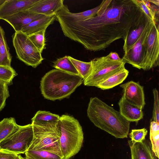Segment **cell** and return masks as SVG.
<instances>
[{
    "label": "cell",
    "mask_w": 159,
    "mask_h": 159,
    "mask_svg": "<svg viewBox=\"0 0 159 159\" xmlns=\"http://www.w3.org/2000/svg\"><path fill=\"white\" fill-rule=\"evenodd\" d=\"M95 16L74 21L56 16L64 35L87 50H103L115 41L126 39L143 11L134 0H103Z\"/></svg>",
    "instance_id": "1"
},
{
    "label": "cell",
    "mask_w": 159,
    "mask_h": 159,
    "mask_svg": "<svg viewBox=\"0 0 159 159\" xmlns=\"http://www.w3.org/2000/svg\"><path fill=\"white\" fill-rule=\"evenodd\" d=\"M87 115L94 125L116 138L127 137L130 122L125 120L119 111L99 98H90Z\"/></svg>",
    "instance_id": "2"
},
{
    "label": "cell",
    "mask_w": 159,
    "mask_h": 159,
    "mask_svg": "<svg viewBox=\"0 0 159 159\" xmlns=\"http://www.w3.org/2000/svg\"><path fill=\"white\" fill-rule=\"evenodd\" d=\"M83 81L79 75L52 69L42 78L41 92L45 99L52 101L61 100L68 98Z\"/></svg>",
    "instance_id": "3"
},
{
    "label": "cell",
    "mask_w": 159,
    "mask_h": 159,
    "mask_svg": "<svg viewBox=\"0 0 159 159\" xmlns=\"http://www.w3.org/2000/svg\"><path fill=\"white\" fill-rule=\"evenodd\" d=\"M59 124L61 154L64 159H69L78 153L81 148L84 140L82 127L78 120L68 115L60 116Z\"/></svg>",
    "instance_id": "4"
},
{
    "label": "cell",
    "mask_w": 159,
    "mask_h": 159,
    "mask_svg": "<svg viewBox=\"0 0 159 159\" xmlns=\"http://www.w3.org/2000/svg\"><path fill=\"white\" fill-rule=\"evenodd\" d=\"M32 125L33 138L28 150H46L63 157L60 144L61 131L59 122L56 124Z\"/></svg>",
    "instance_id": "5"
},
{
    "label": "cell",
    "mask_w": 159,
    "mask_h": 159,
    "mask_svg": "<svg viewBox=\"0 0 159 159\" xmlns=\"http://www.w3.org/2000/svg\"><path fill=\"white\" fill-rule=\"evenodd\" d=\"M92 69L89 76L83 81L84 85L97 87L109 77L125 68L122 60L115 61L108 56L96 57L91 61Z\"/></svg>",
    "instance_id": "6"
},
{
    "label": "cell",
    "mask_w": 159,
    "mask_h": 159,
    "mask_svg": "<svg viewBox=\"0 0 159 159\" xmlns=\"http://www.w3.org/2000/svg\"><path fill=\"white\" fill-rule=\"evenodd\" d=\"M12 43L17 58L28 66L36 68L43 60L41 53L28 36L21 31L15 32L12 35Z\"/></svg>",
    "instance_id": "7"
},
{
    "label": "cell",
    "mask_w": 159,
    "mask_h": 159,
    "mask_svg": "<svg viewBox=\"0 0 159 159\" xmlns=\"http://www.w3.org/2000/svg\"><path fill=\"white\" fill-rule=\"evenodd\" d=\"M33 138L32 124L20 126L17 130L0 143V149L17 155L24 153L30 147Z\"/></svg>",
    "instance_id": "8"
},
{
    "label": "cell",
    "mask_w": 159,
    "mask_h": 159,
    "mask_svg": "<svg viewBox=\"0 0 159 159\" xmlns=\"http://www.w3.org/2000/svg\"><path fill=\"white\" fill-rule=\"evenodd\" d=\"M155 21L149 18L140 35L133 46L124 53L123 61L133 67L144 70L146 41L151 28Z\"/></svg>",
    "instance_id": "9"
},
{
    "label": "cell",
    "mask_w": 159,
    "mask_h": 159,
    "mask_svg": "<svg viewBox=\"0 0 159 159\" xmlns=\"http://www.w3.org/2000/svg\"><path fill=\"white\" fill-rule=\"evenodd\" d=\"M145 54L144 70H149L159 66V23L155 21L151 28L146 41Z\"/></svg>",
    "instance_id": "10"
},
{
    "label": "cell",
    "mask_w": 159,
    "mask_h": 159,
    "mask_svg": "<svg viewBox=\"0 0 159 159\" xmlns=\"http://www.w3.org/2000/svg\"><path fill=\"white\" fill-rule=\"evenodd\" d=\"M123 89L122 96L129 102L141 109L145 104L143 87L139 82L128 81L120 85Z\"/></svg>",
    "instance_id": "11"
},
{
    "label": "cell",
    "mask_w": 159,
    "mask_h": 159,
    "mask_svg": "<svg viewBox=\"0 0 159 159\" xmlns=\"http://www.w3.org/2000/svg\"><path fill=\"white\" fill-rule=\"evenodd\" d=\"M39 0H5L0 5V19L4 20L20 11L25 10Z\"/></svg>",
    "instance_id": "12"
},
{
    "label": "cell",
    "mask_w": 159,
    "mask_h": 159,
    "mask_svg": "<svg viewBox=\"0 0 159 159\" xmlns=\"http://www.w3.org/2000/svg\"><path fill=\"white\" fill-rule=\"evenodd\" d=\"M44 16L43 15L33 13L25 10L11 16L4 20L12 27L15 32H17L21 31L31 23Z\"/></svg>",
    "instance_id": "13"
},
{
    "label": "cell",
    "mask_w": 159,
    "mask_h": 159,
    "mask_svg": "<svg viewBox=\"0 0 159 159\" xmlns=\"http://www.w3.org/2000/svg\"><path fill=\"white\" fill-rule=\"evenodd\" d=\"M63 0H39L26 10L46 16L55 15L64 6Z\"/></svg>",
    "instance_id": "14"
},
{
    "label": "cell",
    "mask_w": 159,
    "mask_h": 159,
    "mask_svg": "<svg viewBox=\"0 0 159 159\" xmlns=\"http://www.w3.org/2000/svg\"><path fill=\"white\" fill-rule=\"evenodd\" d=\"M131 159H157L152 148L150 142L145 139L141 142L128 141Z\"/></svg>",
    "instance_id": "15"
},
{
    "label": "cell",
    "mask_w": 159,
    "mask_h": 159,
    "mask_svg": "<svg viewBox=\"0 0 159 159\" xmlns=\"http://www.w3.org/2000/svg\"><path fill=\"white\" fill-rule=\"evenodd\" d=\"M149 18L143 12L131 27L124 41L123 49L125 53L128 51L135 43L142 32Z\"/></svg>",
    "instance_id": "16"
},
{
    "label": "cell",
    "mask_w": 159,
    "mask_h": 159,
    "mask_svg": "<svg viewBox=\"0 0 159 159\" xmlns=\"http://www.w3.org/2000/svg\"><path fill=\"white\" fill-rule=\"evenodd\" d=\"M120 114L129 122L137 123L143 118L142 109L127 101L122 96L118 103Z\"/></svg>",
    "instance_id": "17"
},
{
    "label": "cell",
    "mask_w": 159,
    "mask_h": 159,
    "mask_svg": "<svg viewBox=\"0 0 159 159\" xmlns=\"http://www.w3.org/2000/svg\"><path fill=\"white\" fill-rule=\"evenodd\" d=\"M101 5V3L97 7L91 9L81 12L74 13L70 12L67 5L64 4L56 15L74 21L84 20L96 16Z\"/></svg>",
    "instance_id": "18"
},
{
    "label": "cell",
    "mask_w": 159,
    "mask_h": 159,
    "mask_svg": "<svg viewBox=\"0 0 159 159\" xmlns=\"http://www.w3.org/2000/svg\"><path fill=\"white\" fill-rule=\"evenodd\" d=\"M56 20V15L45 16L31 23L24 27L21 31L28 36L42 30H46L47 28Z\"/></svg>",
    "instance_id": "19"
},
{
    "label": "cell",
    "mask_w": 159,
    "mask_h": 159,
    "mask_svg": "<svg viewBox=\"0 0 159 159\" xmlns=\"http://www.w3.org/2000/svg\"><path fill=\"white\" fill-rule=\"evenodd\" d=\"M128 70L125 68L111 75L100 83L97 87L102 90L112 88L122 83L127 77Z\"/></svg>",
    "instance_id": "20"
},
{
    "label": "cell",
    "mask_w": 159,
    "mask_h": 159,
    "mask_svg": "<svg viewBox=\"0 0 159 159\" xmlns=\"http://www.w3.org/2000/svg\"><path fill=\"white\" fill-rule=\"evenodd\" d=\"M60 116L49 111H39L32 119V124L35 125L58 124Z\"/></svg>",
    "instance_id": "21"
},
{
    "label": "cell",
    "mask_w": 159,
    "mask_h": 159,
    "mask_svg": "<svg viewBox=\"0 0 159 159\" xmlns=\"http://www.w3.org/2000/svg\"><path fill=\"white\" fill-rule=\"evenodd\" d=\"M12 57L7 42L5 34L0 26V65L11 67Z\"/></svg>",
    "instance_id": "22"
},
{
    "label": "cell",
    "mask_w": 159,
    "mask_h": 159,
    "mask_svg": "<svg viewBox=\"0 0 159 159\" xmlns=\"http://www.w3.org/2000/svg\"><path fill=\"white\" fill-rule=\"evenodd\" d=\"M20 126L13 117L4 118L0 121V143L17 130Z\"/></svg>",
    "instance_id": "23"
},
{
    "label": "cell",
    "mask_w": 159,
    "mask_h": 159,
    "mask_svg": "<svg viewBox=\"0 0 159 159\" xmlns=\"http://www.w3.org/2000/svg\"><path fill=\"white\" fill-rule=\"evenodd\" d=\"M134 1L150 19L159 23V7L151 5L148 0Z\"/></svg>",
    "instance_id": "24"
},
{
    "label": "cell",
    "mask_w": 159,
    "mask_h": 159,
    "mask_svg": "<svg viewBox=\"0 0 159 159\" xmlns=\"http://www.w3.org/2000/svg\"><path fill=\"white\" fill-rule=\"evenodd\" d=\"M53 67L67 73L80 76L78 72L67 56L57 59L53 62Z\"/></svg>",
    "instance_id": "25"
},
{
    "label": "cell",
    "mask_w": 159,
    "mask_h": 159,
    "mask_svg": "<svg viewBox=\"0 0 159 159\" xmlns=\"http://www.w3.org/2000/svg\"><path fill=\"white\" fill-rule=\"evenodd\" d=\"M150 139L152 149L156 157L159 158V123L151 121L150 123Z\"/></svg>",
    "instance_id": "26"
},
{
    "label": "cell",
    "mask_w": 159,
    "mask_h": 159,
    "mask_svg": "<svg viewBox=\"0 0 159 159\" xmlns=\"http://www.w3.org/2000/svg\"><path fill=\"white\" fill-rule=\"evenodd\" d=\"M25 153L30 159H64L59 155L43 150H28Z\"/></svg>",
    "instance_id": "27"
},
{
    "label": "cell",
    "mask_w": 159,
    "mask_h": 159,
    "mask_svg": "<svg viewBox=\"0 0 159 159\" xmlns=\"http://www.w3.org/2000/svg\"><path fill=\"white\" fill-rule=\"evenodd\" d=\"M68 57L78 72L80 76L83 79H86L90 74L92 69L91 61L84 62L75 59L72 57Z\"/></svg>",
    "instance_id": "28"
},
{
    "label": "cell",
    "mask_w": 159,
    "mask_h": 159,
    "mask_svg": "<svg viewBox=\"0 0 159 159\" xmlns=\"http://www.w3.org/2000/svg\"><path fill=\"white\" fill-rule=\"evenodd\" d=\"M45 31L42 30L28 36L30 40L41 53L43 50L46 48L45 38Z\"/></svg>",
    "instance_id": "29"
},
{
    "label": "cell",
    "mask_w": 159,
    "mask_h": 159,
    "mask_svg": "<svg viewBox=\"0 0 159 159\" xmlns=\"http://www.w3.org/2000/svg\"><path fill=\"white\" fill-rule=\"evenodd\" d=\"M17 75L11 66L0 65V80L5 82L8 85L12 84L13 79Z\"/></svg>",
    "instance_id": "30"
},
{
    "label": "cell",
    "mask_w": 159,
    "mask_h": 159,
    "mask_svg": "<svg viewBox=\"0 0 159 159\" xmlns=\"http://www.w3.org/2000/svg\"><path fill=\"white\" fill-rule=\"evenodd\" d=\"M148 130L145 128L140 129H132L129 134L132 141L135 142H141L145 139Z\"/></svg>",
    "instance_id": "31"
},
{
    "label": "cell",
    "mask_w": 159,
    "mask_h": 159,
    "mask_svg": "<svg viewBox=\"0 0 159 159\" xmlns=\"http://www.w3.org/2000/svg\"><path fill=\"white\" fill-rule=\"evenodd\" d=\"M8 86L6 82L0 80V111L5 107L6 100L9 96Z\"/></svg>",
    "instance_id": "32"
},
{
    "label": "cell",
    "mask_w": 159,
    "mask_h": 159,
    "mask_svg": "<svg viewBox=\"0 0 159 159\" xmlns=\"http://www.w3.org/2000/svg\"><path fill=\"white\" fill-rule=\"evenodd\" d=\"M152 91L154 97V105L152 121L159 123L158 92L156 88L154 89Z\"/></svg>",
    "instance_id": "33"
},
{
    "label": "cell",
    "mask_w": 159,
    "mask_h": 159,
    "mask_svg": "<svg viewBox=\"0 0 159 159\" xmlns=\"http://www.w3.org/2000/svg\"><path fill=\"white\" fill-rule=\"evenodd\" d=\"M17 154L12 152L0 149V159H16Z\"/></svg>",
    "instance_id": "34"
},
{
    "label": "cell",
    "mask_w": 159,
    "mask_h": 159,
    "mask_svg": "<svg viewBox=\"0 0 159 159\" xmlns=\"http://www.w3.org/2000/svg\"><path fill=\"white\" fill-rule=\"evenodd\" d=\"M108 55L111 59L114 61H119L122 60V58L119 57L118 54L116 52H111Z\"/></svg>",
    "instance_id": "35"
},
{
    "label": "cell",
    "mask_w": 159,
    "mask_h": 159,
    "mask_svg": "<svg viewBox=\"0 0 159 159\" xmlns=\"http://www.w3.org/2000/svg\"><path fill=\"white\" fill-rule=\"evenodd\" d=\"M150 2H151L158 7L159 5V1L158 0H148Z\"/></svg>",
    "instance_id": "36"
},
{
    "label": "cell",
    "mask_w": 159,
    "mask_h": 159,
    "mask_svg": "<svg viewBox=\"0 0 159 159\" xmlns=\"http://www.w3.org/2000/svg\"><path fill=\"white\" fill-rule=\"evenodd\" d=\"M5 0H0V5L3 3Z\"/></svg>",
    "instance_id": "37"
},
{
    "label": "cell",
    "mask_w": 159,
    "mask_h": 159,
    "mask_svg": "<svg viewBox=\"0 0 159 159\" xmlns=\"http://www.w3.org/2000/svg\"><path fill=\"white\" fill-rule=\"evenodd\" d=\"M25 159H30L27 157H25Z\"/></svg>",
    "instance_id": "38"
},
{
    "label": "cell",
    "mask_w": 159,
    "mask_h": 159,
    "mask_svg": "<svg viewBox=\"0 0 159 159\" xmlns=\"http://www.w3.org/2000/svg\"></svg>",
    "instance_id": "39"
}]
</instances>
